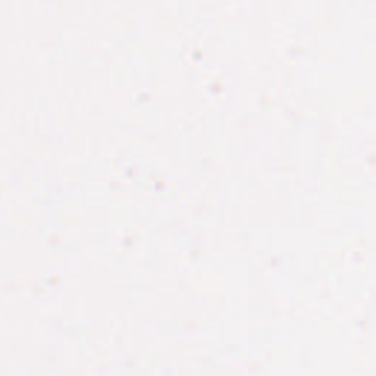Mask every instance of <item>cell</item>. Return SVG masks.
Listing matches in <instances>:
<instances>
[]
</instances>
